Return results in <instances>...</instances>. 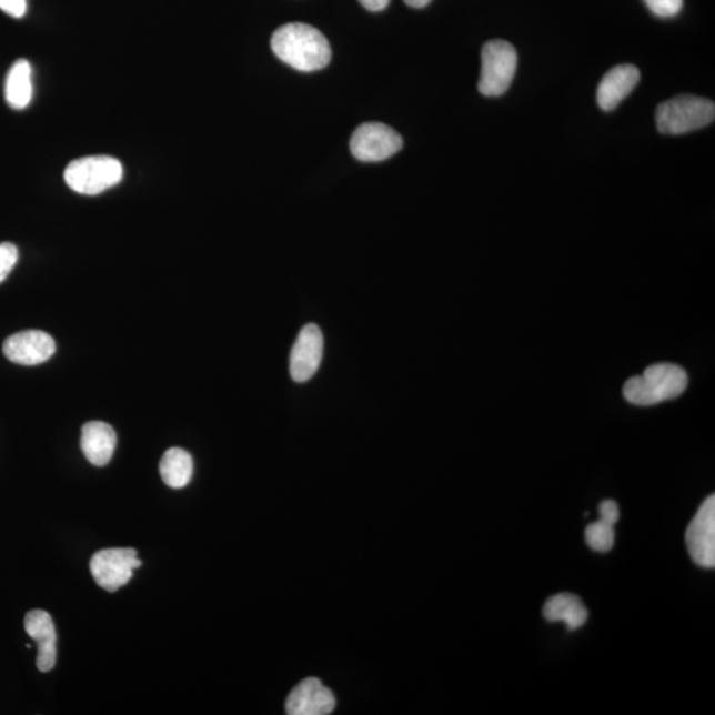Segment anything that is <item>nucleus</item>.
Instances as JSON below:
<instances>
[{
  "label": "nucleus",
  "mask_w": 715,
  "mask_h": 715,
  "mask_svg": "<svg viewBox=\"0 0 715 715\" xmlns=\"http://www.w3.org/2000/svg\"><path fill=\"white\" fill-rule=\"evenodd\" d=\"M271 47L281 61L301 72L320 71L332 59L328 39L305 23L281 26L272 36Z\"/></svg>",
  "instance_id": "f257e3e1"
},
{
  "label": "nucleus",
  "mask_w": 715,
  "mask_h": 715,
  "mask_svg": "<svg viewBox=\"0 0 715 715\" xmlns=\"http://www.w3.org/2000/svg\"><path fill=\"white\" fill-rule=\"evenodd\" d=\"M687 374L673 363H656L646 367L642 375L632 376L624 384L623 395L631 404L656 405L684 394Z\"/></svg>",
  "instance_id": "f03ea898"
},
{
  "label": "nucleus",
  "mask_w": 715,
  "mask_h": 715,
  "mask_svg": "<svg viewBox=\"0 0 715 715\" xmlns=\"http://www.w3.org/2000/svg\"><path fill=\"white\" fill-rule=\"evenodd\" d=\"M715 119V104L712 100L697 95H677L659 104L656 123L659 133L681 135L703 129Z\"/></svg>",
  "instance_id": "7ed1b4c3"
},
{
  "label": "nucleus",
  "mask_w": 715,
  "mask_h": 715,
  "mask_svg": "<svg viewBox=\"0 0 715 715\" xmlns=\"http://www.w3.org/2000/svg\"><path fill=\"white\" fill-rule=\"evenodd\" d=\"M122 177V163L109 155L80 158L64 171L68 188L82 195H99L119 184Z\"/></svg>",
  "instance_id": "20e7f679"
},
{
  "label": "nucleus",
  "mask_w": 715,
  "mask_h": 715,
  "mask_svg": "<svg viewBox=\"0 0 715 715\" xmlns=\"http://www.w3.org/2000/svg\"><path fill=\"white\" fill-rule=\"evenodd\" d=\"M518 54L505 40H491L481 52L479 91L486 98H500L511 88L517 72Z\"/></svg>",
  "instance_id": "39448f33"
},
{
  "label": "nucleus",
  "mask_w": 715,
  "mask_h": 715,
  "mask_svg": "<svg viewBox=\"0 0 715 715\" xmlns=\"http://www.w3.org/2000/svg\"><path fill=\"white\" fill-rule=\"evenodd\" d=\"M141 566L142 562L134 548L101 550L89 563L95 583L109 593L127 586L133 577L134 570Z\"/></svg>",
  "instance_id": "423d86ee"
},
{
  "label": "nucleus",
  "mask_w": 715,
  "mask_h": 715,
  "mask_svg": "<svg viewBox=\"0 0 715 715\" xmlns=\"http://www.w3.org/2000/svg\"><path fill=\"white\" fill-rule=\"evenodd\" d=\"M403 148L402 137L381 122L363 123L350 140V150L358 161L381 162Z\"/></svg>",
  "instance_id": "0eeeda50"
},
{
  "label": "nucleus",
  "mask_w": 715,
  "mask_h": 715,
  "mask_svg": "<svg viewBox=\"0 0 715 715\" xmlns=\"http://www.w3.org/2000/svg\"><path fill=\"white\" fill-rule=\"evenodd\" d=\"M687 552L694 563L704 568L715 567V497L699 506L685 535Z\"/></svg>",
  "instance_id": "6e6552de"
},
{
  "label": "nucleus",
  "mask_w": 715,
  "mask_h": 715,
  "mask_svg": "<svg viewBox=\"0 0 715 715\" xmlns=\"http://www.w3.org/2000/svg\"><path fill=\"white\" fill-rule=\"evenodd\" d=\"M57 352V343L52 336L40 330H26L12 334L3 343V354L7 360L22 364V366H37L44 363Z\"/></svg>",
  "instance_id": "1a4fd4ad"
},
{
  "label": "nucleus",
  "mask_w": 715,
  "mask_h": 715,
  "mask_svg": "<svg viewBox=\"0 0 715 715\" xmlns=\"http://www.w3.org/2000/svg\"><path fill=\"white\" fill-rule=\"evenodd\" d=\"M323 355V335L314 323L302 328L294 342L289 370L294 382L305 383L318 373Z\"/></svg>",
  "instance_id": "9d476101"
},
{
  "label": "nucleus",
  "mask_w": 715,
  "mask_h": 715,
  "mask_svg": "<svg viewBox=\"0 0 715 715\" xmlns=\"http://www.w3.org/2000/svg\"><path fill=\"white\" fill-rule=\"evenodd\" d=\"M332 691L323 686L319 678H305L294 687L286 699L289 715H328L335 709Z\"/></svg>",
  "instance_id": "9b49d317"
},
{
  "label": "nucleus",
  "mask_w": 715,
  "mask_h": 715,
  "mask_svg": "<svg viewBox=\"0 0 715 715\" xmlns=\"http://www.w3.org/2000/svg\"><path fill=\"white\" fill-rule=\"evenodd\" d=\"M27 634L38 645L37 665L40 672H50L57 664V630L52 617L41 610L30 611L24 618Z\"/></svg>",
  "instance_id": "f8f14e48"
},
{
  "label": "nucleus",
  "mask_w": 715,
  "mask_h": 715,
  "mask_svg": "<svg viewBox=\"0 0 715 715\" xmlns=\"http://www.w3.org/2000/svg\"><path fill=\"white\" fill-rule=\"evenodd\" d=\"M641 78V71L635 66L622 64L612 68L597 88V105L604 112L616 109L634 91Z\"/></svg>",
  "instance_id": "ddd939ff"
},
{
  "label": "nucleus",
  "mask_w": 715,
  "mask_h": 715,
  "mask_svg": "<svg viewBox=\"0 0 715 715\" xmlns=\"http://www.w3.org/2000/svg\"><path fill=\"white\" fill-rule=\"evenodd\" d=\"M117 435L104 422H89L81 431V450L89 463L105 466L113 457Z\"/></svg>",
  "instance_id": "4468645a"
},
{
  "label": "nucleus",
  "mask_w": 715,
  "mask_h": 715,
  "mask_svg": "<svg viewBox=\"0 0 715 715\" xmlns=\"http://www.w3.org/2000/svg\"><path fill=\"white\" fill-rule=\"evenodd\" d=\"M542 612L547 622H563L570 631L583 627L588 618V611L580 597L567 593L550 597Z\"/></svg>",
  "instance_id": "2eb2a0df"
},
{
  "label": "nucleus",
  "mask_w": 715,
  "mask_h": 715,
  "mask_svg": "<svg viewBox=\"0 0 715 715\" xmlns=\"http://www.w3.org/2000/svg\"><path fill=\"white\" fill-rule=\"evenodd\" d=\"M33 94L32 68L29 60L19 59L7 73L4 98L13 110H23L31 104Z\"/></svg>",
  "instance_id": "dca6fc26"
},
{
  "label": "nucleus",
  "mask_w": 715,
  "mask_h": 715,
  "mask_svg": "<svg viewBox=\"0 0 715 715\" xmlns=\"http://www.w3.org/2000/svg\"><path fill=\"white\" fill-rule=\"evenodd\" d=\"M160 472L164 484L174 490H181L191 481L194 462L189 452L182 449H170L162 456Z\"/></svg>",
  "instance_id": "f3484780"
},
{
  "label": "nucleus",
  "mask_w": 715,
  "mask_h": 715,
  "mask_svg": "<svg viewBox=\"0 0 715 715\" xmlns=\"http://www.w3.org/2000/svg\"><path fill=\"white\" fill-rule=\"evenodd\" d=\"M587 545L597 553H607L615 543V532L614 526L606 524L601 520L593 522L586 528Z\"/></svg>",
  "instance_id": "a211bd4d"
},
{
  "label": "nucleus",
  "mask_w": 715,
  "mask_h": 715,
  "mask_svg": "<svg viewBox=\"0 0 715 715\" xmlns=\"http://www.w3.org/2000/svg\"><path fill=\"white\" fill-rule=\"evenodd\" d=\"M19 251L16 244L0 243V284L9 278V274L17 265Z\"/></svg>",
  "instance_id": "6ab92c4d"
},
{
  "label": "nucleus",
  "mask_w": 715,
  "mask_h": 715,
  "mask_svg": "<svg viewBox=\"0 0 715 715\" xmlns=\"http://www.w3.org/2000/svg\"><path fill=\"white\" fill-rule=\"evenodd\" d=\"M648 9L658 18H673L683 10L684 0H644Z\"/></svg>",
  "instance_id": "aec40b11"
},
{
  "label": "nucleus",
  "mask_w": 715,
  "mask_h": 715,
  "mask_svg": "<svg viewBox=\"0 0 715 715\" xmlns=\"http://www.w3.org/2000/svg\"><path fill=\"white\" fill-rule=\"evenodd\" d=\"M600 520L615 526L618 521V506L615 501H603L600 506Z\"/></svg>",
  "instance_id": "412c9836"
},
{
  "label": "nucleus",
  "mask_w": 715,
  "mask_h": 715,
  "mask_svg": "<svg viewBox=\"0 0 715 715\" xmlns=\"http://www.w3.org/2000/svg\"><path fill=\"white\" fill-rule=\"evenodd\" d=\"M0 10L12 18H22L27 12V0H0Z\"/></svg>",
  "instance_id": "4be33fe9"
},
{
  "label": "nucleus",
  "mask_w": 715,
  "mask_h": 715,
  "mask_svg": "<svg viewBox=\"0 0 715 715\" xmlns=\"http://www.w3.org/2000/svg\"><path fill=\"white\" fill-rule=\"evenodd\" d=\"M360 3L364 7V9L377 12L386 9L390 0H360Z\"/></svg>",
  "instance_id": "5701e85b"
},
{
  "label": "nucleus",
  "mask_w": 715,
  "mask_h": 715,
  "mask_svg": "<svg viewBox=\"0 0 715 715\" xmlns=\"http://www.w3.org/2000/svg\"><path fill=\"white\" fill-rule=\"evenodd\" d=\"M404 2L410 7H414V9H423L431 0H404Z\"/></svg>",
  "instance_id": "b1692460"
}]
</instances>
